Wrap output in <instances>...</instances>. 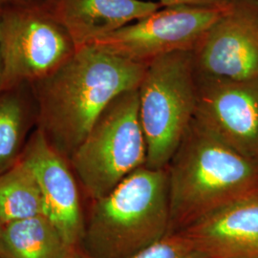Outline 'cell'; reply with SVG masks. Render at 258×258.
I'll return each mask as SVG.
<instances>
[{
	"mask_svg": "<svg viewBox=\"0 0 258 258\" xmlns=\"http://www.w3.org/2000/svg\"><path fill=\"white\" fill-rule=\"evenodd\" d=\"M3 79H4V60H3L2 50H1V44H0V93L2 92V87H3Z\"/></svg>",
	"mask_w": 258,
	"mask_h": 258,
	"instance_id": "cell-19",
	"label": "cell"
},
{
	"mask_svg": "<svg viewBox=\"0 0 258 258\" xmlns=\"http://www.w3.org/2000/svg\"><path fill=\"white\" fill-rule=\"evenodd\" d=\"M147 65L94 45L78 49L54 72L31 83L37 128L69 161L108 104L138 88Z\"/></svg>",
	"mask_w": 258,
	"mask_h": 258,
	"instance_id": "cell-1",
	"label": "cell"
},
{
	"mask_svg": "<svg viewBox=\"0 0 258 258\" xmlns=\"http://www.w3.org/2000/svg\"><path fill=\"white\" fill-rule=\"evenodd\" d=\"M68 258H94L93 256H91L88 252H86L84 249L81 247V246H79V247H77V248H75L73 250H72V252L70 253V255H69V257Z\"/></svg>",
	"mask_w": 258,
	"mask_h": 258,
	"instance_id": "cell-18",
	"label": "cell"
},
{
	"mask_svg": "<svg viewBox=\"0 0 258 258\" xmlns=\"http://www.w3.org/2000/svg\"><path fill=\"white\" fill-rule=\"evenodd\" d=\"M229 5L159 9L96 40L91 45L142 63L173 52L194 51Z\"/></svg>",
	"mask_w": 258,
	"mask_h": 258,
	"instance_id": "cell-7",
	"label": "cell"
},
{
	"mask_svg": "<svg viewBox=\"0 0 258 258\" xmlns=\"http://www.w3.org/2000/svg\"><path fill=\"white\" fill-rule=\"evenodd\" d=\"M166 169L143 166L93 201L81 247L94 258H130L170 233Z\"/></svg>",
	"mask_w": 258,
	"mask_h": 258,
	"instance_id": "cell-3",
	"label": "cell"
},
{
	"mask_svg": "<svg viewBox=\"0 0 258 258\" xmlns=\"http://www.w3.org/2000/svg\"><path fill=\"white\" fill-rule=\"evenodd\" d=\"M180 231L204 258H258V189Z\"/></svg>",
	"mask_w": 258,
	"mask_h": 258,
	"instance_id": "cell-11",
	"label": "cell"
},
{
	"mask_svg": "<svg viewBox=\"0 0 258 258\" xmlns=\"http://www.w3.org/2000/svg\"><path fill=\"white\" fill-rule=\"evenodd\" d=\"M21 158L37 178L47 217L71 247L81 246L85 218L74 172L67 164L68 160L52 148L37 128L28 140Z\"/></svg>",
	"mask_w": 258,
	"mask_h": 258,
	"instance_id": "cell-10",
	"label": "cell"
},
{
	"mask_svg": "<svg viewBox=\"0 0 258 258\" xmlns=\"http://www.w3.org/2000/svg\"><path fill=\"white\" fill-rule=\"evenodd\" d=\"M46 215L45 204L32 168L21 157L0 174V226Z\"/></svg>",
	"mask_w": 258,
	"mask_h": 258,
	"instance_id": "cell-15",
	"label": "cell"
},
{
	"mask_svg": "<svg viewBox=\"0 0 258 258\" xmlns=\"http://www.w3.org/2000/svg\"><path fill=\"white\" fill-rule=\"evenodd\" d=\"M197 80L194 122L258 164V79Z\"/></svg>",
	"mask_w": 258,
	"mask_h": 258,
	"instance_id": "cell-9",
	"label": "cell"
},
{
	"mask_svg": "<svg viewBox=\"0 0 258 258\" xmlns=\"http://www.w3.org/2000/svg\"><path fill=\"white\" fill-rule=\"evenodd\" d=\"M198 77L258 79V0H232L194 51Z\"/></svg>",
	"mask_w": 258,
	"mask_h": 258,
	"instance_id": "cell-8",
	"label": "cell"
},
{
	"mask_svg": "<svg viewBox=\"0 0 258 258\" xmlns=\"http://www.w3.org/2000/svg\"><path fill=\"white\" fill-rule=\"evenodd\" d=\"M147 165L165 169L192 124L198 97L194 51L160 55L147 65L138 87Z\"/></svg>",
	"mask_w": 258,
	"mask_h": 258,
	"instance_id": "cell-4",
	"label": "cell"
},
{
	"mask_svg": "<svg viewBox=\"0 0 258 258\" xmlns=\"http://www.w3.org/2000/svg\"><path fill=\"white\" fill-rule=\"evenodd\" d=\"M24 1H30V0H0V7L10 5V4L19 3V2H24Z\"/></svg>",
	"mask_w": 258,
	"mask_h": 258,
	"instance_id": "cell-20",
	"label": "cell"
},
{
	"mask_svg": "<svg viewBox=\"0 0 258 258\" xmlns=\"http://www.w3.org/2000/svg\"><path fill=\"white\" fill-rule=\"evenodd\" d=\"M0 44L2 91L46 77L77 52L72 37L45 0L0 7Z\"/></svg>",
	"mask_w": 258,
	"mask_h": 258,
	"instance_id": "cell-6",
	"label": "cell"
},
{
	"mask_svg": "<svg viewBox=\"0 0 258 258\" xmlns=\"http://www.w3.org/2000/svg\"><path fill=\"white\" fill-rule=\"evenodd\" d=\"M170 233L258 189V164L192 121L166 166Z\"/></svg>",
	"mask_w": 258,
	"mask_h": 258,
	"instance_id": "cell-2",
	"label": "cell"
},
{
	"mask_svg": "<svg viewBox=\"0 0 258 258\" xmlns=\"http://www.w3.org/2000/svg\"><path fill=\"white\" fill-rule=\"evenodd\" d=\"M0 248L3 258H68L75 249L46 215L0 226Z\"/></svg>",
	"mask_w": 258,
	"mask_h": 258,
	"instance_id": "cell-13",
	"label": "cell"
},
{
	"mask_svg": "<svg viewBox=\"0 0 258 258\" xmlns=\"http://www.w3.org/2000/svg\"><path fill=\"white\" fill-rule=\"evenodd\" d=\"M0 258H3V254H2V250H1V248H0Z\"/></svg>",
	"mask_w": 258,
	"mask_h": 258,
	"instance_id": "cell-21",
	"label": "cell"
},
{
	"mask_svg": "<svg viewBox=\"0 0 258 258\" xmlns=\"http://www.w3.org/2000/svg\"><path fill=\"white\" fill-rule=\"evenodd\" d=\"M232 0H160L162 8L174 6H198V7H225Z\"/></svg>",
	"mask_w": 258,
	"mask_h": 258,
	"instance_id": "cell-17",
	"label": "cell"
},
{
	"mask_svg": "<svg viewBox=\"0 0 258 258\" xmlns=\"http://www.w3.org/2000/svg\"><path fill=\"white\" fill-rule=\"evenodd\" d=\"M37 107L30 83L0 93V174L14 166L22 155Z\"/></svg>",
	"mask_w": 258,
	"mask_h": 258,
	"instance_id": "cell-14",
	"label": "cell"
},
{
	"mask_svg": "<svg viewBox=\"0 0 258 258\" xmlns=\"http://www.w3.org/2000/svg\"><path fill=\"white\" fill-rule=\"evenodd\" d=\"M78 49L161 9L143 0H45Z\"/></svg>",
	"mask_w": 258,
	"mask_h": 258,
	"instance_id": "cell-12",
	"label": "cell"
},
{
	"mask_svg": "<svg viewBox=\"0 0 258 258\" xmlns=\"http://www.w3.org/2000/svg\"><path fill=\"white\" fill-rule=\"evenodd\" d=\"M147 158L137 88L120 94L108 104L69 162L85 192L95 201L146 166Z\"/></svg>",
	"mask_w": 258,
	"mask_h": 258,
	"instance_id": "cell-5",
	"label": "cell"
},
{
	"mask_svg": "<svg viewBox=\"0 0 258 258\" xmlns=\"http://www.w3.org/2000/svg\"><path fill=\"white\" fill-rule=\"evenodd\" d=\"M130 258H204L181 231L172 232Z\"/></svg>",
	"mask_w": 258,
	"mask_h": 258,
	"instance_id": "cell-16",
	"label": "cell"
}]
</instances>
